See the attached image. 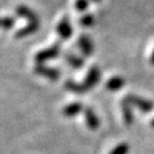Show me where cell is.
<instances>
[{
    "instance_id": "21",
    "label": "cell",
    "mask_w": 154,
    "mask_h": 154,
    "mask_svg": "<svg viewBox=\"0 0 154 154\" xmlns=\"http://www.w3.org/2000/svg\"><path fill=\"white\" fill-rule=\"evenodd\" d=\"M92 2H100V0H92Z\"/></svg>"
},
{
    "instance_id": "8",
    "label": "cell",
    "mask_w": 154,
    "mask_h": 154,
    "mask_svg": "<svg viewBox=\"0 0 154 154\" xmlns=\"http://www.w3.org/2000/svg\"><path fill=\"white\" fill-rule=\"evenodd\" d=\"M78 46L80 48L82 52L85 56H91L94 52V44L92 40L90 39V36L88 35H80L78 39Z\"/></svg>"
},
{
    "instance_id": "10",
    "label": "cell",
    "mask_w": 154,
    "mask_h": 154,
    "mask_svg": "<svg viewBox=\"0 0 154 154\" xmlns=\"http://www.w3.org/2000/svg\"><path fill=\"white\" fill-rule=\"evenodd\" d=\"M63 57H64V61L70 67H73L75 69H79V68H82L84 66V60L80 56H78V55H74L72 52H66Z\"/></svg>"
},
{
    "instance_id": "11",
    "label": "cell",
    "mask_w": 154,
    "mask_h": 154,
    "mask_svg": "<svg viewBox=\"0 0 154 154\" xmlns=\"http://www.w3.org/2000/svg\"><path fill=\"white\" fill-rule=\"evenodd\" d=\"M64 88H66L68 91H70V92H73V94H75V95H83V94H85V92L88 91L86 88L84 86V84H78L76 82H74V80H72V79L66 80Z\"/></svg>"
},
{
    "instance_id": "14",
    "label": "cell",
    "mask_w": 154,
    "mask_h": 154,
    "mask_svg": "<svg viewBox=\"0 0 154 154\" xmlns=\"http://www.w3.org/2000/svg\"><path fill=\"white\" fill-rule=\"evenodd\" d=\"M16 12H17L18 16L27 18V20L29 21V23H30V22H39V18L36 17V15H35L30 9H28V8L24 6V5H20V6H17Z\"/></svg>"
},
{
    "instance_id": "3",
    "label": "cell",
    "mask_w": 154,
    "mask_h": 154,
    "mask_svg": "<svg viewBox=\"0 0 154 154\" xmlns=\"http://www.w3.org/2000/svg\"><path fill=\"white\" fill-rule=\"evenodd\" d=\"M34 73L38 75H42L44 78H48L50 80H57L61 76V70L57 68L48 67L44 64H36L34 67Z\"/></svg>"
},
{
    "instance_id": "20",
    "label": "cell",
    "mask_w": 154,
    "mask_h": 154,
    "mask_svg": "<svg viewBox=\"0 0 154 154\" xmlns=\"http://www.w3.org/2000/svg\"><path fill=\"white\" fill-rule=\"evenodd\" d=\"M150 126H152V128H154V118L150 120Z\"/></svg>"
},
{
    "instance_id": "6",
    "label": "cell",
    "mask_w": 154,
    "mask_h": 154,
    "mask_svg": "<svg viewBox=\"0 0 154 154\" xmlns=\"http://www.w3.org/2000/svg\"><path fill=\"white\" fill-rule=\"evenodd\" d=\"M84 117H85V123L89 126V129L91 130H97L100 128V119L96 115V113L94 112V109L91 107H88L84 109Z\"/></svg>"
},
{
    "instance_id": "19",
    "label": "cell",
    "mask_w": 154,
    "mask_h": 154,
    "mask_svg": "<svg viewBox=\"0 0 154 154\" xmlns=\"http://www.w3.org/2000/svg\"><path fill=\"white\" fill-rule=\"evenodd\" d=\"M150 64L152 66H154V50H153V52H152V55H150Z\"/></svg>"
},
{
    "instance_id": "12",
    "label": "cell",
    "mask_w": 154,
    "mask_h": 154,
    "mask_svg": "<svg viewBox=\"0 0 154 154\" xmlns=\"http://www.w3.org/2000/svg\"><path fill=\"white\" fill-rule=\"evenodd\" d=\"M124 85H125V80H124V78H122V76H119V75L112 76V78L108 79V82L106 83V88L109 91H118Z\"/></svg>"
},
{
    "instance_id": "15",
    "label": "cell",
    "mask_w": 154,
    "mask_h": 154,
    "mask_svg": "<svg viewBox=\"0 0 154 154\" xmlns=\"http://www.w3.org/2000/svg\"><path fill=\"white\" fill-rule=\"evenodd\" d=\"M129 144L128 143H120L118 146H115L109 154H128L129 153Z\"/></svg>"
},
{
    "instance_id": "1",
    "label": "cell",
    "mask_w": 154,
    "mask_h": 154,
    "mask_svg": "<svg viewBox=\"0 0 154 154\" xmlns=\"http://www.w3.org/2000/svg\"><path fill=\"white\" fill-rule=\"evenodd\" d=\"M60 54H61V45L60 44H54L51 48L38 51L34 56V61H35L36 64H43L46 61H50V60H54V58L58 57Z\"/></svg>"
},
{
    "instance_id": "17",
    "label": "cell",
    "mask_w": 154,
    "mask_h": 154,
    "mask_svg": "<svg viewBox=\"0 0 154 154\" xmlns=\"http://www.w3.org/2000/svg\"><path fill=\"white\" fill-rule=\"evenodd\" d=\"M2 24H3V28L4 29H11L14 26H15V18L14 17H10V16H5L4 18H3V22H2Z\"/></svg>"
},
{
    "instance_id": "7",
    "label": "cell",
    "mask_w": 154,
    "mask_h": 154,
    "mask_svg": "<svg viewBox=\"0 0 154 154\" xmlns=\"http://www.w3.org/2000/svg\"><path fill=\"white\" fill-rule=\"evenodd\" d=\"M122 113H123V119L124 123L130 126L134 124V113H132V104L124 97L122 101Z\"/></svg>"
},
{
    "instance_id": "4",
    "label": "cell",
    "mask_w": 154,
    "mask_h": 154,
    "mask_svg": "<svg viewBox=\"0 0 154 154\" xmlns=\"http://www.w3.org/2000/svg\"><path fill=\"white\" fill-rule=\"evenodd\" d=\"M101 79V72H100V68L97 66H92L88 74L85 75V79H84V86L86 88V90H91Z\"/></svg>"
},
{
    "instance_id": "18",
    "label": "cell",
    "mask_w": 154,
    "mask_h": 154,
    "mask_svg": "<svg viewBox=\"0 0 154 154\" xmlns=\"http://www.w3.org/2000/svg\"><path fill=\"white\" fill-rule=\"evenodd\" d=\"M89 8V0H75V9L78 11H85Z\"/></svg>"
},
{
    "instance_id": "9",
    "label": "cell",
    "mask_w": 154,
    "mask_h": 154,
    "mask_svg": "<svg viewBox=\"0 0 154 154\" xmlns=\"http://www.w3.org/2000/svg\"><path fill=\"white\" fill-rule=\"evenodd\" d=\"M84 107L80 102H73L70 104H67L63 109H62V114L64 117H74V115L79 114L82 112H84Z\"/></svg>"
},
{
    "instance_id": "13",
    "label": "cell",
    "mask_w": 154,
    "mask_h": 154,
    "mask_svg": "<svg viewBox=\"0 0 154 154\" xmlns=\"http://www.w3.org/2000/svg\"><path fill=\"white\" fill-rule=\"evenodd\" d=\"M38 28H39V22H30L28 23L26 27L18 29L15 34V38H17V39H21V38H24L29 34H33Z\"/></svg>"
},
{
    "instance_id": "2",
    "label": "cell",
    "mask_w": 154,
    "mask_h": 154,
    "mask_svg": "<svg viewBox=\"0 0 154 154\" xmlns=\"http://www.w3.org/2000/svg\"><path fill=\"white\" fill-rule=\"evenodd\" d=\"M125 98H126L132 106L137 107V108H138L142 113H144V114H148V113L153 112V109H154V103H153L152 101H149V100L142 98V97L136 96V95H132V94L126 95Z\"/></svg>"
},
{
    "instance_id": "5",
    "label": "cell",
    "mask_w": 154,
    "mask_h": 154,
    "mask_svg": "<svg viewBox=\"0 0 154 154\" xmlns=\"http://www.w3.org/2000/svg\"><path fill=\"white\" fill-rule=\"evenodd\" d=\"M56 30H57V34L61 36L62 40H68L70 39V36L73 34V28L70 26V22H69V18L68 17H63L57 27H56Z\"/></svg>"
},
{
    "instance_id": "16",
    "label": "cell",
    "mask_w": 154,
    "mask_h": 154,
    "mask_svg": "<svg viewBox=\"0 0 154 154\" xmlns=\"http://www.w3.org/2000/svg\"><path fill=\"white\" fill-rule=\"evenodd\" d=\"M94 16L92 15H90V14H86V15H84L82 18H80V24L83 26V27H91L92 24H94Z\"/></svg>"
}]
</instances>
